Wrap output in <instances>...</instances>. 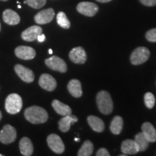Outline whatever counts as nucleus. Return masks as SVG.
<instances>
[{"label": "nucleus", "instance_id": "obj_7", "mask_svg": "<svg viewBox=\"0 0 156 156\" xmlns=\"http://www.w3.org/2000/svg\"><path fill=\"white\" fill-rule=\"evenodd\" d=\"M47 143L50 149L55 153L61 154L64 153L65 149L64 142L57 134H51L50 135H48L47 137Z\"/></svg>", "mask_w": 156, "mask_h": 156}, {"label": "nucleus", "instance_id": "obj_4", "mask_svg": "<svg viewBox=\"0 0 156 156\" xmlns=\"http://www.w3.org/2000/svg\"><path fill=\"white\" fill-rule=\"evenodd\" d=\"M151 53L146 47H138L135 48L130 56V62L133 65H140L148 60Z\"/></svg>", "mask_w": 156, "mask_h": 156}, {"label": "nucleus", "instance_id": "obj_33", "mask_svg": "<svg viewBox=\"0 0 156 156\" xmlns=\"http://www.w3.org/2000/svg\"><path fill=\"white\" fill-rule=\"evenodd\" d=\"M96 1L101 3H107V2H111L112 0H96Z\"/></svg>", "mask_w": 156, "mask_h": 156}, {"label": "nucleus", "instance_id": "obj_23", "mask_svg": "<svg viewBox=\"0 0 156 156\" xmlns=\"http://www.w3.org/2000/svg\"><path fill=\"white\" fill-rule=\"evenodd\" d=\"M123 119L119 116L114 117L110 124V130L114 134H119L123 129Z\"/></svg>", "mask_w": 156, "mask_h": 156}, {"label": "nucleus", "instance_id": "obj_14", "mask_svg": "<svg viewBox=\"0 0 156 156\" xmlns=\"http://www.w3.org/2000/svg\"><path fill=\"white\" fill-rule=\"evenodd\" d=\"M42 28L40 26L33 25V26H30V28H27L26 30L23 31L21 34V37L25 41H34L37 39V37L39 35L42 34Z\"/></svg>", "mask_w": 156, "mask_h": 156}, {"label": "nucleus", "instance_id": "obj_39", "mask_svg": "<svg viewBox=\"0 0 156 156\" xmlns=\"http://www.w3.org/2000/svg\"><path fill=\"white\" fill-rule=\"evenodd\" d=\"M1 1H4V2H6V1H7V0H1Z\"/></svg>", "mask_w": 156, "mask_h": 156}, {"label": "nucleus", "instance_id": "obj_30", "mask_svg": "<svg viewBox=\"0 0 156 156\" xmlns=\"http://www.w3.org/2000/svg\"><path fill=\"white\" fill-rule=\"evenodd\" d=\"M140 2L147 7H153L156 5V0H140Z\"/></svg>", "mask_w": 156, "mask_h": 156}, {"label": "nucleus", "instance_id": "obj_29", "mask_svg": "<svg viewBox=\"0 0 156 156\" xmlns=\"http://www.w3.org/2000/svg\"><path fill=\"white\" fill-rule=\"evenodd\" d=\"M146 39L150 42H156V28L151 29L146 33Z\"/></svg>", "mask_w": 156, "mask_h": 156}, {"label": "nucleus", "instance_id": "obj_9", "mask_svg": "<svg viewBox=\"0 0 156 156\" xmlns=\"http://www.w3.org/2000/svg\"><path fill=\"white\" fill-rule=\"evenodd\" d=\"M15 71L19 77L24 81L25 83H30L34 80L35 75L32 70L21 65V64H16L15 66Z\"/></svg>", "mask_w": 156, "mask_h": 156}, {"label": "nucleus", "instance_id": "obj_15", "mask_svg": "<svg viewBox=\"0 0 156 156\" xmlns=\"http://www.w3.org/2000/svg\"><path fill=\"white\" fill-rule=\"evenodd\" d=\"M121 151L124 154L128 155H134L140 152L139 146L136 142L132 140H126L122 142L121 146Z\"/></svg>", "mask_w": 156, "mask_h": 156}, {"label": "nucleus", "instance_id": "obj_12", "mask_svg": "<svg viewBox=\"0 0 156 156\" xmlns=\"http://www.w3.org/2000/svg\"><path fill=\"white\" fill-rule=\"evenodd\" d=\"M15 54L17 57L23 60H30L36 55V51L30 46H20L15 48Z\"/></svg>", "mask_w": 156, "mask_h": 156}, {"label": "nucleus", "instance_id": "obj_40", "mask_svg": "<svg viewBox=\"0 0 156 156\" xmlns=\"http://www.w3.org/2000/svg\"><path fill=\"white\" fill-rule=\"evenodd\" d=\"M0 30H1V23H0Z\"/></svg>", "mask_w": 156, "mask_h": 156}, {"label": "nucleus", "instance_id": "obj_10", "mask_svg": "<svg viewBox=\"0 0 156 156\" xmlns=\"http://www.w3.org/2000/svg\"><path fill=\"white\" fill-rule=\"evenodd\" d=\"M69 59L73 63L82 64L87 60V54L83 47H75L70 51L69 54Z\"/></svg>", "mask_w": 156, "mask_h": 156}, {"label": "nucleus", "instance_id": "obj_5", "mask_svg": "<svg viewBox=\"0 0 156 156\" xmlns=\"http://www.w3.org/2000/svg\"><path fill=\"white\" fill-rule=\"evenodd\" d=\"M17 138V132L15 127L9 124L4 126L0 132V142L2 143L8 145L15 141Z\"/></svg>", "mask_w": 156, "mask_h": 156}, {"label": "nucleus", "instance_id": "obj_35", "mask_svg": "<svg viewBox=\"0 0 156 156\" xmlns=\"http://www.w3.org/2000/svg\"><path fill=\"white\" fill-rule=\"evenodd\" d=\"M75 141H80V139L79 138L76 137V138H75Z\"/></svg>", "mask_w": 156, "mask_h": 156}, {"label": "nucleus", "instance_id": "obj_36", "mask_svg": "<svg viewBox=\"0 0 156 156\" xmlns=\"http://www.w3.org/2000/svg\"><path fill=\"white\" fill-rule=\"evenodd\" d=\"M2 117V112H0V120H1Z\"/></svg>", "mask_w": 156, "mask_h": 156}, {"label": "nucleus", "instance_id": "obj_2", "mask_svg": "<svg viewBox=\"0 0 156 156\" xmlns=\"http://www.w3.org/2000/svg\"><path fill=\"white\" fill-rule=\"evenodd\" d=\"M96 103L98 108L102 114L107 115L112 112L114 105H113L112 97L107 91L101 90L98 93Z\"/></svg>", "mask_w": 156, "mask_h": 156}, {"label": "nucleus", "instance_id": "obj_34", "mask_svg": "<svg viewBox=\"0 0 156 156\" xmlns=\"http://www.w3.org/2000/svg\"><path fill=\"white\" fill-rule=\"evenodd\" d=\"M48 53L50 54H53V51H52V49H51V48H49V49H48Z\"/></svg>", "mask_w": 156, "mask_h": 156}, {"label": "nucleus", "instance_id": "obj_17", "mask_svg": "<svg viewBox=\"0 0 156 156\" xmlns=\"http://www.w3.org/2000/svg\"><path fill=\"white\" fill-rule=\"evenodd\" d=\"M4 22L9 25H17L20 22V17L16 12L10 9H7L3 12Z\"/></svg>", "mask_w": 156, "mask_h": 156}, {"label": "nucleus", "instance_id": "obj_8", "mask_svg": "<svg viewBox=\"0 0 156 156\" xmlns=\"http://www.w3.org/2000/svg\"><path fill=\"white\" fill-rule=\"evenodd\" d=\"M77 10L85 16L93 17L98 12V6L93 2H83L77 5Z\"/></svg>", "mask_w": 156, "mask_h": 156}, {"label": "nucleus", "instance_id": "obj_20", "mask_svg": "<svg viewBox=\"0 0 156 156\" xmlns=\"http://www.w3.org/2000/svg\"><path fill=\"white\" fill-rule=\"evenodd\" d=\"M68 90L70 94L75 98H80L83 95L81 83L77 79L71 80L67 85Z\"/></svg>", "mask_w": 156, "mask_h": 156}, {"label": "nucleus", "instance_id": "obj_6", "mask_svg": "<svg viewBox=\"0 0 156 156\" xmlns=\"http://www.w3.org/2000/svg\"><path fill=\"white\" fill-rule=\"evenodd\" d=\"M45 64L49 69L62 73H66L67 70L66 62L62 58L56 56H53L51 57L46 58L45 60Z\"/></svg>", "mask_w": 156, "mask_h": 156}, {"label": "nucleus", "instance_id": "obj_22", "mask_svg": "<svg viewBox=\"0 0 156 156\" xmlns=\"http://www.w3.org/2000/svg\"><path fill=\"white\" fill-rule=\"evenodd\" d=\"M52 107H53L54 111L57 113L58 114L61 116H67V115L72 114V109L68 105L64 104L61 101L58 100H54L52 101Z\"/></svg>", "mask_w": 156, "mask_h": 156}, {"label": "nucleus", "instance_id": "obj_19", "mask_svg": "<svg viewBox=\"0 0 156 156\" xmlns=\"http://www.w3.org/2000/svg\"><path fill=\"white\" fill-rule=\"evenodd\" d=\"M142 132L149 142L156 141V129L150 122H145L142 125Z\"/></svg>", "mask_w": 156, "mask_h": 156}, {"label": "nucleus", "instance_id": "obj_13", "mask_svg": "<svg viewBox=\"0 0 156 156\" xmlns=\"http://www.w3.org/2000/svg\"><path fill=\"white\" fill-rule=\"evenodd\" d=\"M38 84L43 89L47 91H53L56 89V80L48 74H43L39 78Z\"/></svg>", "mask_w": 156, "mask_h": 156}, {"label": "nucleus", "instance_id": "obj_18", "mask_svg": "<svg viewBox=\"0 0 156 156\" xmlns=\"http://www.w3.org/2000/svg\"><path fill=\"white\" fill-rule=\"evenodd\" d=\"M20 151L23 155L30 156L34 153V145L32 142L28 137H23L19 144Z\"/></svg>", "mask_w": 156, "mask_h": 156}, {"label": "nucleus", "instance_id": "obj_21", "mask_svg": "<svg viewBox=\"0 0 156 156\" xmlns=\"http://www.w3.org/2000/svg\"><path fill=\"white\" fill-rule=\"evenodd\" d=\"M88 124L93 130L96 132H102L105 129V124L103 121L98 117L90 115L87 119Z\"/></svg>", "mask_w": 156, "mask_h": 156}, {"label": "nucleus", "instance_id": "obj_16", "mask_svg": "<svg viewBox=\"0 0 156 156\" xmlns=\"http://www.w3.org/2000/svg\"><path fill=\"white\" fill-rule=\"evenodd\" d=\"M77 122V117L74 115L69 114L67 116H64L58 122V129L62 132H67L69 130L72 124Z\"/></svg>", "mask_w": 156, "mask_h": 156}, {"label": "nucleus", "instance_id": "obj_27", "mask_svg": "<svg viewBox=\"0 0 156 156\" xmlns=\"http://www.w3.org/2000/svg\"><path fill=\"white\" fill-rule=\"evenodd\" d=\"M144 101L147 108L151 109L153 108L155 103V98L154 95L152 93H146L144 95Z\"/></svg>", "mask_w": 156, "mask_h": 156}, {"label": "nucleus", "instance_id": "obj_28", "mask_svg": "<svg viewBox=\"0 0 156 156\" xmlns=\"http://www.w3.org/2000/svg\"><path fill=\"white\" fill-rule=\"evenodd\" d=\"M28 6L34 9H40L46 5V0H26Z\"/></svg>", "mask_w": 156, "mask_h": 156}, {"label": "nucleus", "instance_id": "obj_25", "mask_svg": "<svg viewBox=\"0 0 156 156\" xmlns=\"http://www.w3.org/2000/svg\"><path fill=\"white\" fill-rule=\"evenodd\" d=\"M93 144L90 140H86L78 151V156H90L93 153Z\"/></svg>", "mask_w": 156, "mask_h": 156}, {"label": "nucleus", "instance_id": "obj_41", "mask_svg": "<svg viewBox=\"0 0 156 156\" xmlns=\"http://www.w3.org/2000/svg\"><path fill=\"white\" fill-rule=\"evenodd\" d=\"M3 155H2V154H0V156H2Z\"/></svg>", "mask_w": 156, "mask_h": 156}, {"label": "nucleus", "instance_id": "obj_24", "mask_svg": "<svg viewBox=\"0 0 156 156\" xmlns=\"http://www.w3.org/2000/svg\"><path fill=\"white\" fill-rule=\"evenodd\" d=\"M134 141L136 142L138 146H139L140 152H143L147 149L149 146V141L146 139V137L144 135L142 132L136 134L134 136Z\"/></svg>", "mask_w": 156, "mask_h": 156}, {"label": "nucleus", "instance_id": "obj_38", "mask_svg": "<svg viewBox=\"0 0 156 156\" xmlns=\"http://www.w3.org/2000/svg\"><path fill=\"white\" fill-rule=\"evenodd\" d=\"M18 8H19V9L21 8V6H20V5H18Z\"/></svg>", "mask_w": 156, "mask_h": 156}, {"label": "nucleus", "instance_id": "obj_26", "mask_svg": "<svg viewBox=\"0 0 156 156\" xmlns=\"http://www.w3.org/2000/svg\"><path fill=\"white\" fill-rule=\"evenodd\" d=\"M56 21H57L58 25L62 28L68 29L70 28V22L68 20L67 15L63 12H59L56 15Z\"/></svg>", "mask_w": 156, "mask_h": 156}, {"label": "nucleus", "instance_id": "obj_37", "mask_svg": "<svg viewBox=\"0 0 156 156\" xmlns=\"http://www.w3.org/2000/svg\"><path fill=\"white\" fill-rule=\"evenodd\" d=\"M125 155H126V154H122V155H120V156H125Z\"/></svg>", "mask_w": 156, "mask_h": 156}, {"label": "nucleus", "instance_id": "obj_32", "mask_svg": "<svg viewBox=\"0 0 156 156\" xmlns=\"http://www.w3.org/2000/svg\"><path fill=\"white\" fill-rule=\"evenodd\" d=\"M45 39H46V36H45V35L43 34H40L38 37H37V40H38L39 42H44Z\"/></svg>", "mask_w": 156, "mask_h": 156}, {"label": "nucleus", "instance_id": "obj_31", "mask_svg": "<svg viewBox=\"0 0 156 156\" xmlns=\"http://www.w3.org/2000/svg\"><path fill=\"white\" fill-rule=\"evenodd\" d=\"M97 156H109L110 153H108V151H107L106 148H100L96 153Z\"/></svg>", "mask_w": 156, "mask_h": 156}, {"label": "nucleus", "instance_id": "obj_11", "mask_svg": "<svg viewBox=\"0 0 156 156\" xmlns=\"http://www.w3.org/2000/svg\"><path fill=\"white\" fill-rule=\"evenodd\" d=\"M55 12L52 8H48L44 9L39 12L38 14L36 15L34 19L37 24L44 25L51 22L53 20Z\"/></svg>", "mask_w": 156, "mask_h": 156}, {"label": "nucleus", "instance_id": "obj_1", "mask_svg": "<svg viewBox=\"0 0 156 156\" xmlns=\"http://www.w3.org/2000/svg\"><path fill=\"white\" fill-rule=\"evenodd\" d=\"M24 115L26 120L34 124L45 123L47 122L48 118L47 112L42 107L37 106H30L25 109Z\"/></svg>", "mask_w": 156, "mask_h": 156}, {"label": "nucleus", "instance_id": "obj_3", "mask_svg": "<svg viewBox=\"0 0 156 156\" xmlns=\"http://www.w3.org/2000/svg\"><path fill=\"white\" fill-rule=\"evenodd\" d=\"M23 107L22 98L16 93L9 95L5 100V109L10 114H16L21 111Z\"/></svg>", "mask_w": 156, "mask_h": 156}]
</instances>
